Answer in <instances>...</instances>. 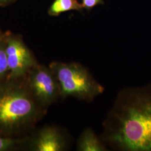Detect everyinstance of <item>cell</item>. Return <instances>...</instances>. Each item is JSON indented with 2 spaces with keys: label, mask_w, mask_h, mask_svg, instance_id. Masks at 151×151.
Segmentation results:
<instances>
[{
  "label": "cell",
  "mask_w": 151,
  "mask_h": 151,
  "mask_svg": "<svg viewBox=\"0 0 151 151\" xmlns=\"http://www.w3.org/2000/svg\"><path fill=\"white\" fill-rule=\"evenodd\" d=\"M125 88L103 122L101 139L122 151H151V94Z\"/></svg>",
  "instance_id": "obj_1"
},
{
  "label": "cell",
  "mask_w": 151,
  "mask_h": 151,
  "mask_svg": "<svg viewBox=\"0 0 151 151\" xmlns=\"http://www.w3.org/2000/svg\"><path fill=\"white\" fill-rule=\"evenodd\" d=\"M46 113L33 97L25 77H7L0 83V135L14 138L27 135Z\"/></svg>",
  "instance_id": "obj_2"
},
{
  "label": "cell",
  "mask_w": 151,
  "mask_h": 151,
  "mask_svg": "<svg viewBox=\"0 0 151 151\" xmlns=\"http://www.w3.org/2000/svg\"><path fill=\"white\" fill-rule=\"evenodd\" d=\"M49 67L57 79L62 99L73 97L91 102L104 91L103 86L86 67L78 62L53 61Z\"/></svg>",
  "instance_id": "obj_3"
},
{
  "label": "cell",
  "mask_w": 151,
  "mask_h": 151,
  "mask_svg": "<svg viewBox=\"0 0 151 151\" xmlns=\"http://www.w3.org/2000/svg\"><path fill=\"white\" fill-rule=\"evenodd\" d=\"M27 87L33 97L47 109L60 98L59 84L49 67L37 63L25 76Z\"/></svg>",
  "instance_id": "obj_4"
},
{
  "label": "cell",
  "mask_w": 151,
  "mask_h": 151,
  "mask_svg": "<svg viewBox=\"0 0 151 151\" xmlns=\"http://www.w3.org/2000/svg\"><path fill=\"white\" fill-rule=\"evenodd\" d=\"M71 138L63 129L51 125L31 131L24 137L21 150L31 151H65L71 145Z\"/></svg>",
  "instance_id": "obj_5"
},
{
  "label": "cell",
  "mask_w": 151,
  "mask_h": 151,
  "mask_svg": "<svg viewBox=\"0 0 151 151\" xmlns=\"http://www.w3.org/2000/svg\"><path fill=\"white\" fill-rule=\"evenodd\" d=\"M6 54L10 78L25 77L38 63L22 36L9 31L6 32Z\"/></svg>",
  "instance_id": "obj_6"
},
{
  "label": "cell",
  "mask_w": 151,
  "mask_h": 151,
  "mask_svg": "<svg viewBox=\"0 0 151 151\" xmlns=\"http://www.w3.org/2000/svg\"><path fill=\"white\" fill-rule=\"evenodd\" d=\"M78 151H107L108 148L91 128L83 130L76 143Z\"/></svg>",
  "instance_id": "obj_7"
},
{
  "label": "cell",
  "mask_w": 151,
  "mask_h": 151,
  "mask_svg": "<svg viewBox=\"0 0 151 151\" xmlns=\"http://www.w3.org/2000/svg\"><path fill=\"white\" fill-rule=\"evenodd\" d=\"M83 7L78 0H54L49 8L48 14L50 16H58L70 11H82Z\"/></svg>",
  "instance_id": "obj_8"
},
{
  "label": "cell",
  "mask_w": 151,
  "mask_h": 151,
  "mask_svg": "<svg viewBox=\"0 0 151 151\" xmlns=\"http://www.w3.org/2000/svg\"><path fill=\"white\" fill-rule=\"evenodd\" d=\"M9 75V68L6 54V32L0 39V83L4 81Z\"/></svg>",
  "instance_id": "obj_9"
},
{
  "label": "cell",
  "mask_w": 151,
  "mask_h": 151,
  "mask_svg": "<svg viewBox=\"0 0 151 151\" xmlns=\"http://www.w3.org/2000/svg\"><path fill=\"white\" fill-rule=\"evenodd\" d=\"M23 137L14 138L0 135V151H12L20 149Z\"/></svg>",
  "instance_id": "obj_10"
},
{
  "label": "cell",
  "mask_w": 151,
  "mask_h": 151,
  "mask_svg": "<svg viewBox=\"0 0 151 151\" xmlns=\"http://www.w3.org/2000/svg\"><path fill=\"white\" fill-rule=\"evenodd\" d=\"M82 5L84 9L88 11L91 10L95 6L100 5H104V0H82Z\"/></svg>",
  "instance_id": "obj_11"
},
{
  "label": "cell",
  "mask_w": 151,
  "mask_h": 151,
  "mask_svg": "<svg viewBox=\"0 0 151 151\" xmlns=\"http://www.w3.org/2000/svg\"><path fill=\"white\" fill-rule=\"evenodd\" d=\"M16 0H0V7H4L13 4Z\"/></svg>",
  "instance_id": "obj_12"
},
{
  "label": "cell",
  "mask_w": 151,
  "mask_h": 151,
  "mask_svg": "<svg viewBox=\"0 0 151 151\" xmlns=\"http://www.w3.org/2000/svg\"><path fill=\"white\" fill-rule=\"evenodd\" d=\"M4 34H5V32H3L1 30V29H0V39H1L2 38L4 37Z\"/></svg>",
  "instance_id": "obj_13"
}]
</instances>
